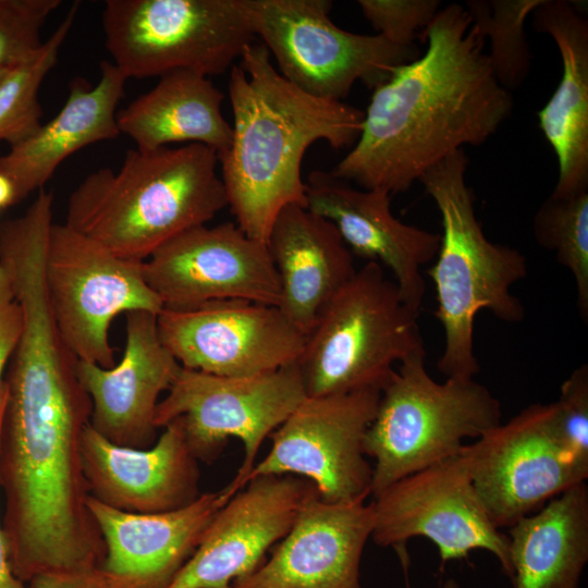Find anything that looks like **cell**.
<instances>
[{"mask_svg": "<svg viewBox=\"0 0 588 588\" xmlns=\"http://www.w3.org/2000/svg\"><path fill=\"white\" fill-rule=\"evenodd\" d=\"M476 492L499 528L540 510L586 482L569 461L555 424L554 402L532 404L461 450Z\"/></svg>", "mask_w": 588, "mask_h": 588, "instance_id": "13", "label": "cell"}, {"mask_svg": "<svg viewBox=\"0 0 588 588\" xmlns=\"http://www.w3.org/2000/svg\"><path fill=\"white\" fill-rule=\"evenodd\" d=\"M240 60L230 73L232 138L218 156L220 176L235 223L266 243L283 208L307 207L302 162L308 147L317 140L334 149L353 146L364 112L291 84L262 42L248 45Z\"/></svg>", "mask_w": 588, "mask_h": 588, "instance_id": "2", "label": "cell"}, {"mask_svg": "<svg viewBox=\"0 0 588 588\" xmlns=\"http://www.w3.org/2000/svg\"><path fill=\"white\" fill-rule=\"evenodd\" d=\"M255 36L273 56L279 73L303 91L342 101L360 81L369 88L392 70L420 56L381 35H359L336 26L329 0H245Z\"/></svg>", "mask_w": 588, "mask_h": 588, "instance_id": "8", "label": "cell"}, {"mask_svg": "<svg viewBox=\"0 0 588 588\" xmlns=\"http://www.w3.org/2000/svg\"><path fill=\"white\" fill-rule=\"evenodd\" d=\"M442 588H460V586L456 583V580L450 578L444 581V584L442 585Z\"/></svg>", "mask_w": 588, "mask_h": 588, "instance_id": "37", "label": "cell"}, {"mask_svg": "<svg viewBox=\"0 0 588 588\" xmlns=\"http://www.w3.org/2000/svg\"><path fill=\"white\" fill-rule=\"evenodd\" d=\"M467 163L462 148L430 167L418 180L442 221L440 247L428 274L438 303L434 316L444 333L437 366L446 378L455 379H473L480 369L474 352V322L481 309L510 323L525 318L523 303L511 289L527 275L526 258L483 234L465 179Z\"/></svg>", "mask_w": 588, "mask_h": 588, "instance_id": "4", "label": "cell"}, {"mask_svg": "<svg viewBox=\"0 0 588 588\" xmlns=\"http://www.w3.org/2000/svg\"><path fill=\"white\" fill-rule=\"evenodd\" d=\"M536 242L572 273L581 319H588V192L550 195L532 221Z\"/></svg>", "mask_w": 588, "mask_h": 588, "instance_id": "28", "label": "cell"}, {"mask_svg": "<svg viewBox=\"0 0 588 588\" xmlns=\"http://www.w3.org/2000/svg\"><path fill=\"white\" fill-rule=\"evenodd\" d=\"M9 69H10V68H1V69H0V81H1V78L5 75V73L8 72Z\"/></svg>", "mask_w": 588, "mask_h": 588, "instance_id": "38", "label": "cell"}, {"mask_svg": "<svg viewBox=\"0 0 588 588\" xmlns=\"http://www.w3.org/2000/svg\"><path fill=\"white\" fill-rule=\"evenodd\" d=\"M426 351L401 362L380 391L365 439L375 460L370 495L393 482L460 454L501 424L500 401L473 379L437 382L425 366Z\"/></svg>", "mask_w": 588, "mask_h": 588, "instance_id": "5", "label": "cell"}, {"mask_svg": "<svg viewBox=\"0 0 588 588\" xmlns=\"http://www.w3.org/2000/svg\"><path fill=\"white\" fill-rule=\"evenodd\" d=\"M3 391H0V426L3 409ZM0 588H33L29 584L20 579L13 572L9 549L1 523L0 510Z\"/></svg>", "mask_w": 588, "mask_h": 588, "instance_id": "35", "label": "cell"}, {"mask_svg": "<svg viewBox=\"0 0 588 588\" xmlns=\"http://www.w3.org/2000/svg\"><path fill=\"white\" fill-rule=\"evenodd\" d=\"M125 348L119 364L103 368L77 359L76 375L90 397V426L110 442L148 449L156 442L159 396L181 365L161 342L157 314H125Z\"/></svg>", "mask_w": 588, "mask_h": 588, "instance_id": "17", "label": "cell"}, {"mask_svg": "<svg viewBox=\"0 0 588 588\" xmlns=\"http://www.w3.org/2000/svg\"><path fill=\"white\" fill-rule=\"evenodd\" d=\"M363 15L387 40L399 46H413L417 32L439 12L438 0H358Z\"/></svg>", "mask_w": 588, "mask_h": 588, "instance_id": "32", "label": "cell"}, {"mask_svg": "<svg viewBox=\"0 0 588 588\" xmlns=\"http://www.w3.org/2000/svg\"><path fill=\"white\" fill-rule=\"evenodd\" d=\"M425 37L426 52L373 88L362 132L330 171L334 176L364 189L405 192L464 145L483 144L510 117L512 96L463 4L439 10Z\"/></svg>", "mask_w": 588, "mask_h": 588, "instance_id": "1", "label": "cell"}, {"mask_svg": "<svg viewBox=\"0 0 588 588\" xmlns=\"http://www.w3.org/2000/svg\"><path fill=\"white\" fill-rule=\"evenodd\" d=\"M76 1L59 26L28 59L11 66L0 81V142L15 146L32 136L40 126L42 109L39 87L58 61L77 14Z\"/></svg>", "mask_w": 588, "mask_h": 588, "instance_id": "27", "label": "cell"}, {"mask_svg": "<svg viewBox=\"0 0 588 588\" xmlns=\"http://www.w3.org/2000/svg\"><path fill=\"white\" fill-rule=\"evenodd\" d=\"M555 424L562 445L574 467L588 478V366L576 368L562 383Z\"/></svg>", "mask_w": 588, "mask_h": 588, "instance_id": "31", "label": "cell"}, {"mask_svg": "<svg viewBox=\"0 0 588 588\" xmlns=\"http://www.w3.org/2000/svg\"><path fill=\"white\" fill-rule=\"evenodd\" d=\"M372 528L371 502H327L316 492L269 560L230 588H362L360 561Z\"/></svg>", "mask_w": 588, "mask_h": 588, "instance_id": "18", "label": "cell"}, {"mask_svg": "<svg viewBox=\"0 0 588 588\" xmlns=\"http://www.w3.org/2000/svg\"><path fill=\"white\" fill-rule=\"evenodd\" d=\"M418 316L384 268L366 261L306 336L297 366L307 396L381 391L395 364L425 351Z\"/></svg>", "mask_w": 588, "mask_h": 588, "instance_id": "6", "label": "cell"}, {"mask_svg": "<svg viewBox=\"0 0 588 588\" xmlns=\"http://www.w3.org/2000/svg\"><path fill=\"white\" fill-rule=\"evenodd\" d=\"M60 4V0H0V69L23 62L41 47V28Z\"/></svg>", "mask_w": 588, "mask_h": 588, "instance_id": "30", "label": "cell"}, {"mask_svg": "<svg viewBox=\"0 0 588 588\" xmlns=\"http://www.w3.org/2000/svg\"><path fill=\"white\" fill-rule=\"evenodd\" d=\"M100 72L94 86L84 79L74 81L59 113L0 156V171L12 181L17 204L34 191L42 189L68 157L121 134L117 108L127 78L108 61L101 62Z\"/></svg>", "mask_w": 588, "mask_h": 588, "instance_id": "24", "label": "cell"}, {"mask_svg": "<svg viewBox=\"0 0 588 588\" xmlns=\"http://www.w3.org/2000/svg\"><path fill=\"white\" fill-rule=\"evenodd\" d=\"M28 584L33 588H150L139 578L115 575L101 566L42 574L34 577Z\"/></svg>", "mask_w": 588, "mask_h": 588, "instance_id": "33", "label": "cell"}, {"mask_svg": "<svg viewBox=\"0 0 588 588\" xmlns=\"http://www.w3.org/2000/svg\"><path fill=\"white\" fill-rule=\"evenodd\" d=\"M574 1L543 0L534 12V27L552 37L561 54L562 77L538 112L539 127L558 159L552 195L588 192V22Z\"/></svg>", "mask_w": 588, "mask_h": 588, "instance_id": "23", "label": "cell"}, {"mask_svg": "<svg viewBox=\"0 0 588 588\" xmlns=\"http://www.w3.org/2000/svg\"><path fill=\"white\" fill-rule=\"evenodd\" d=\"M45 283L57 327L79 360L114 366L109 341L120 314H159L163 305L143 274V261L117 256L65 223L51 225L45 259Z\"/></svg>", "mask_w": 588, "mask_h": 588, "instance_id": "10", "label": "cell"}, {"mask_svg": "<svg viewBox=\"0 0 588 588\" xmlns=\"http://www.w3.org/2000/svg\"><path fill=\"white\" fill-rule=\"evenodd\" d=\"M218 155L200 144L130 149L118 172L102 168L71 193L65 224L119 257L144 261L228 206Z\"/></svg>", "mask_w": 588, "mask_h": 588, "instance_id": "3", "label": "cell"}, {"mask_svg": "<svg viewBox=\"0 0 588 588\" xmlns=\"http://www.w3.org/2000/svg\"><path fill=\"white\" fill-rule=\"evenodd\" d=\"M82 466L89 494L128 513H160L194 502L199 495V467L177 417L148 449L117 445L90 424L81 441Z\"/></svg>", "mask_w": 588, "mask_h": 588, "instance_id": "20", "label": "cell"}, {"mask_svg": "<svg viewBox=\"0 0 588 588\" xmlns=\"http://www.w3.org/2000/svg\"><path fill=\"white\" fill-rule=\"evenodd\" d=\"M384 189H358L331 172L306 182L307 208L329 220L353 255L388 268L402 298L419 314L426 283L421 268L436 258L441 235L403 223Z\"/></svg>", "mask_w": 588, "mask_h": 588, "instance_id": "19", "label": "cell"}, {"mask_svg": "<svg viewBox=\"0 0 588 588\" xmlns=\"http://www.w3.org/2000/svg\"><path fill=\"white\" fill-rule=\"evenodd\" d=\"M318 492L294 475L258 476L213 516L188 561L167 588H230L254 572Z\"/></svg>", "mask_w": 588, "mask_h": 588, "instance_id": "16", "label": "cell"}, {"mask_svg": "<svg viewBox=\"0 0 588 588\" xmlns=\"http://www.w3.org/2000/svg\"><path fill=\"white\" fill-rule=\"evenodd\" d=\"M379 397L380 390L306 396L270 434V451L245 486L258 476L294 475L311 481L327 502L366 500L372 466L364 439Z\"/></svg>", "mask_w": 588, "mask_h": 588, "instance_id": "12", "label": "cell"}, {"mask_svg": "<svg viewBox=\"0 0 588 588\" xmlns=\"http://www.w3.org/2000/svg\"><path fill=\"white\" fill-rule=\"evenodd\" d=\"M512 588H579L588 562V487L578 483L509 527Z\"/></svg>", "mask_w": 588, "mask_h": 588, "instance_id": "26", "label": "cell"}, {"mask_svg": "<svg viewBox=\"0 0 588 588\" xmlns=\"http://www.w3.org/2000/svg\"><path fill=\"white\" fill-rule=\"evenodd\" d=\"M157 323L182 367L218 376H254L295 364L306 342L279 307L245 299L163 307Z\"/></svg>", "mask_w": 588, "mask_h": 588, "instance_id": "14", "label": "cell"}, {"mask_svg": "<svg viewBox=\"0 0 588 588\" xmlns=\"http://www.w3.org/2000/svg\"><path fill=\"white\" fill-rule=\"evenodd\" d=\"M371 505V539L395 548L404 571L407 541L424 537L438 548L442 566L485 550L511 577L509 538L491 522L461 453L393 482Z\"/></svg>", "mask_w": 588, "mask_h": 588, "instance_id": "11", "label": "cell"}, {"mask_svg": "<svg viewBox=\"0 0 588 588\" xmlns=\"http://www.w3.org/2000/svg\"><path fill=\"white\" fill-rule=\"evenodd\" d=\"M266 244L279 277V309L307 336L355 274L353 254L329 220L295 204L279 212Z\"/></svg>", "mask_w": 588, "mask_h": 588, "instance_id": "22", "label": "cell"}, {"mask_svg": "<svg viewBox=\"0 0 588 588\" xmlns=\"http://www.w3.org/2000/svg\"><path fill=\"white\" fill-rule=\"evenodd\" d=\"M16 204L14 185L12 181L0 171V211Z\"/></svg>", "mask_w": 588, "mask_h": 588, "instance_id": "36", "label": "cell"}, {"mask_svg": "<svg viewBox=\"0 0 588 588\" xmlns=\"http://www.w3.org/2000/svg\"><path fill=\"white\" fill-rule=\"evenodd\" d=\"M106 47L126 78L231 69L255 33L245 0H107Z\"/></svg>", "mask_w": 588, "mask_h": 588, "instance_id": "7", "label": "cell"}, {"mask_svg": "<svg viewBox=\"0 0 588 588\" xmlns=\"http://www.w3.org/2000/svg\"><path fill=\"white\" fill-rule=\"evenodd\" d=\"M222 100L223 94L207 76L174 71L118 111L117 124L139 150L200 144L219 156L232 138V125L221 112Z\"/></svg>", "mask_w": 588, "mask_h": 588, "instance_id": "25", "label": "cell"}, {"mask_svg": "<svg viewBox=\"0 0 588 588\" xmlns=\"http://www.w3.org/2000/svg\"><path fill=\"white\" fill-rule=\"evenodd\" d=\"M230 499L223 489L200 493L191 504L160 513H128L91 495L87 509L102 537L101 567L167 588L197 549L206 528Z\"/></svg>", "mask_w": 588, "mask_h": 588, "instance_id": "21", "label": "cell"}, {"mask_svg": "<svg viewBox=\"0 0 588 588\" xmlns=\"http://www.w3.org/2000/svg\"><path fill=\"white\" fill-rule=\"evenodd\" d=\"M143 274L163 307L220 299L279 307L281 287L267 244L236 223L192 228L143 261Z\"/></svg>", "mask_w": 588, "mask_h": 588, "instance_id": "15", "label": "cell"}, {"mask_svg": "<svg viewBox=\"0 0 588 588\" xmlns=\"http://www.w3.org/2000/svg\"><path fill=\"white\" fill-rule=\"evenodd\" d=\"M21 329L22 311L14 296L9 275L0 265V391Z\"/></svg>", "mask_w": 588, "mask_h": 588, "instance_id": "34", "label": "cell"}, {"mask_svg": "<svg viewBox=\"0 0 588 588\" xmlns=\"http://www.w3.org/2000/svg\"><path fill=\"white\" fill-rule=\"evenodd\" d=\"M543 0H468L463 4L473 24L490 40L488 53L499 83L506 89L522 85L531 66L524 24Z\"/></svg>", "mask_w": 588, "mask_h": 588, "instance_id": "29", "label": "cell"}, {"mask_svg": "<svg viewBox=\"0 0 588 588\" xmlns=\"http://www.w3.org/2000/svg\"><path fill=\"white\" fill-rule=\"evenodd\" d=\"M306 396L297 363L244 377L181 366L168 394L157 405L155 425L163 428L181 417L189 450L203 462L213 461L229 438H237L244 446L243 462L222 488L231 499L245 487L262 442Z\"/></svg>", "mask_w": 588, "mask_h": 588, "instance_id": "9", "label": "cell"}]
</instances>
